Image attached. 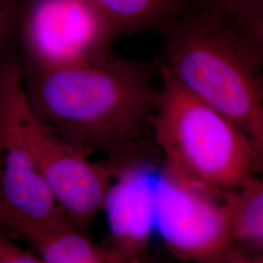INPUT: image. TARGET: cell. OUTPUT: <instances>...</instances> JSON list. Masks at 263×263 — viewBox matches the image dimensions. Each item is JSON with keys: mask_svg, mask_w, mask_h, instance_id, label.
I'll use <instances>...</instances> for the list:
<instances>
[{"mask_svg": "<svg viewBox=\"0 0 263 263\" xmlns=\"http://www.w3.org/2000/svg\"><path fill=\"white\" fill-rule=\"evenodd\" d=\"M18 116L28 148L58 206L69 223L85 233L103 210L116 167L93 162L87 151L48 128L32 111L26 91L20 99Z\"/></svg>", "mask_w": 263, "mask_h": 263, "instance_id": "8992f818", "label": "cell"}, {"mask_svg": "<svg viewBox=\"0 0 263 263\" xmlns=\"http://www.w3.org/2000/svg\"><path fill=\"white\" fill-rule=\"evenodd\" d=\"M25 92L14 59L0 66V228L44 229L70 224L51 194L24 138L18 116Z\"/></svg>", "mask_w": 263, "mask_h": 263, "instance_id": "277c9868", "label": "cell"}, {"mask_svg": "<svg viewBox=\"0 0 263 263\" xmlns=\"http://www.w3.org/2000/svg\"><path fill=\"white\" fill-rule=\"evenodd\" d=\"M195 7L217 13L256 32L263 31V0H197Z\"/></svg>", "mask_w": 263, "mask_h": 263, "instance_id": "7c38bea8", "label": "cell"}, {"mask_svg": "<svg viewBox=\"0 0 263 263\" xmlns=\"http://www.w3.org/2000/svg\"><path fill=\"white\" fill-rule=\"evenodd\" d=\"M154 74L148 64L107 53L65 66H32L24 87L32 111L58 136L86 151H117L152 118L159 91Z\"/></svg>", "mask_w": 263, "mask_h": 263, "instance_id": "6da1fadb", "label": "cell"}, {"mask_svg": "<svg viewBox=\"0 0 263 263\" xmlns=\"http://www.w3.org/2000/svg\"><path fill=\"white\" fill-rule=\"evenodd\" d=\"M116 34L165 27L193 8L188 0H88Z\"/></svg>", "mask_w": 263, "mask_h": 263, "instance_id": "30bf717a", "label": "cell"}, {"mask_svg": "<svg viewBox=\"0 0 263 263\" xmlns=\"http://www.w3.org/2000/svg\"><path fill=\"white\" fill-rule=\"evenodd\" d=\"M162 84L152 115L167 165L219 192L255 176L262 154L222 113L189 93L161 66Z\"/></svg>", "mask_w": 263, "mask_h": 263, "instance_id": "3957f363", "label": "cell"}, {"mask_svg": "<svg viewBox=\"0 0 263 263\" xmlns=\"http://www.w3.org/2000/svg\"><path fill=\"white\" fill-rule=\"evenodd\" d=\"M0 263H46L22 249L0 228Z\"/></svg>", "mask_w": 263, "mask_h": 263, "instance_id": "4fadbf2b", "label": "cell"}, {"mask_svg": "<svg viewBox=\"0 0 263 263\" xmlns=\"http://www.w3.org/2000/svg\"><path fill=\"white\" fill-rule=\"evenodd\" d=\"M121 263H142L140 258H128V259H122Z\"/></svg>", "mask_w": 263, "mask_h": 263, "instance_id": "2e32d148", "label": "cell"}, {"mask_svg": "<svg viewBox=\"0 0 263 263\" xmlns=\"http://www.w3.org/2000/svg\"><path fill=\"white\" fill-rule=\"evenodd\" d=\"M165 27L167 62L162 66L230 119L262 154V36L194 6Z\"/></svg>", "mask_w": 263, "mask_h": 263, "instance_id": "7a4b0ae2", "label": "cell"}, {"mask_svg": "<svg viewBox=\"0 0 263 263\" xmlns=\"http://www.w3.org/2000/svg\"><path fill=\"white\" fill-rule=\"evenodd\" d=\"M21 11V0H0V47L14 27Z\"/></svg>", "mask_w": 263, "mask_h": 263, "instance_id": "5bb4252c", "label": "cell"}, {"mask_svg": "<svg viewBox=\"0 0 263 263\" xmlns=\"http://www.w3.org/2000/svg\"><path fill=\"white\" fill-rule=\"evenodd\" d=\"M155 181L146 163L116 168L103 210L110 235L107 249L121 259L139 258L149 244L155 227Z\"/></svg>", "mask_w": 263, "mask_h": 263, "instance_id": "ba28073f", "label": "cell"}, {"mask_svg": "<svg viewBox=\"0 0 263 263\" xmlns=\"http://www.w3.org/2000/svg\"><path fill=\"white\" fill-rule=\"evenodd\" d=\"M223 202L234 243L259 251L263 248V183L254 177L240 187L223 192Z\"/></svg>", "mask_w": 263, "mask_h": 263, "instance_id": "8fae6325", "label": "cell"}, {"mask_svg": "<svg viewBox=\"0 0 263 263\" xmlns=\"http://www.w3.org/2000/svg\"><path fill=\"white\" fill-rule=\"evenodd\" d=\"M25 239L46 263H121L107 248L95 244L71 224L44 229L22 227L12 237Z\"/></svg>", "mask_w": 263, "mask_h": 263, "instance_id": "9c48e42d", "label": "cell"}, {"mask_svg": "<svg viewBox=\"0 0 263 263\" xmlns=\"http://www.w3.org/2000/svg\"><path fill=\"white\" fill-rule=\"evenodd\" d=\"M23 31L36 66H65L104 56L117 35L88 0H30Z\"/></svg>", "mask_w": 263, "mask_h": 263, "instance_id": "52a82bcc", "label": "cell"}, {"mask_svg": "<svg viewBox=\"0 0 263 263\" xmlns=\"http://www.w3.org/2000/svg\"><path fill=\"white\" fill-rule=\"evenodd\" d=\"M155 226L170 253L182 261L224 263L232 250L223 192L167 164L155 181Z\"/></svg>", "mask_w": 263, "mask_h": 263, "instance_id": "5b68a950", "label": "cell"}, {"mask_svg": "<svg viewBox=\"0 0 263 263\" xmlns=\"http://www.w3.org/2000/svg\"><path fill=\"white\" fill-rule=\"evenodd\" d=\"M224 263H263V257L259 255H246L240 252H236L232 249L227 255Z\"/></svg>", "mask_w": 263, "mask_h": 263, "instance_id": "9a60e30c", "label": "cell"}]
</instances>
